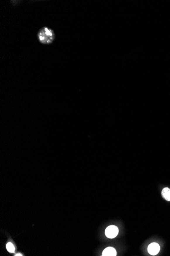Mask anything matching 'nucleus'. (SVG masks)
Instances as JSON below:
<instances>
[{"instance_id": "f257e3e1", "label": "nucleus", "mask_w": 170, "mask_h": 256, "mask_svg": "<svg viewBox=\"0 0 170 256\" xmlns=\"http://www.w3.org/2000/svg\"><path fill=\"white\" fill-rule=\"evenodd\" d=\"M37 38L40 43L44 45H49L53 43L55 40V33L53 30L49 28L43 27L39 30L37 33Z\"/></svg>"}, {"instance_id": "f03ea898", "label": "nucleus", "mask_w": 170, "mask_h": 256, "mask_svg": "<svg viewBox=\"0 0 170 256\" xmlns=\"http://www.w3.org/2000/svg\"><path fill=\"white\" fill-rule=\"evenodd\" d=\"M119 230L117 227L115 225H110L105 230V235L108 238L113 239L117 236Z\"/></svg>"}, {"instance_id": "7ed1b4c3", "label": "nucleus", "mask_w": 170, "mask_h": 256, "mask_svg": "<svg viewBox=\"0 0 170 256\" xmlns=\"http://www.w3.org/2000/svg\"><path fill=\"white\" fill-rule=\"evenodd\" d=\"M160 250V246L157 243H151L148 247V251L150 254L155 256L157 254Z\"/></svg>"}, {"instance_id": "20e7f679", "label": "nucleus", "mask_w": 170, "mask_h": 256, "mask_svg": "<svg viewBox=\"0 0 170 256\" xmlns=\"http://www.w3.org/2000/svg\"><path fill=\"white\" fill-rule=\"evenodd\" d=\"M116 250L112 247H108L106 248L102 252V256H116Z\"/></svg>"}, {"instance_id": "39448f33", "label": "nucleus", "mask_w": 170, "mask_h": 256, "mask_svg": "<svg viewBox=\"0 0 170 256\" xmlns=\"http://www.w3.org/2000/svg\"><path fill=\"white\" fill-rule=\"evenodd\" d=\"M163 197L167 201H170V189L168 188H164L162 192Z\"/></svg>"}, {"instance_id": "423d86ee", "label": "nucleus", "mask_w": 170, "mask_h": 256, "mask_svg": "<svg viewBox=\"0 0 170 256\" xmlns=\"http://www.w3.org/2000/svg\"><path fill=\"white\" fill-rule=\"evenodd\" d=\"M6 248L9 252H14L15 250V248L14 247L13 245L11 243H8L6 245Z\"/></svg>"}, {"instance_id": "0eeeda50", "label": "nucleus", "mask_w": 170, "mask_h": 256, "mask_svg": "<svg viewBox=\"0 0 170 256\" xmlns=\"http://www.w3.org/2000/svg\"><path fill=\"white\" fill-rule=\"evenodd\" d=\"M16 256H22V255L21 254H18L16 255Z\"/></svg>"}]
</instances>
